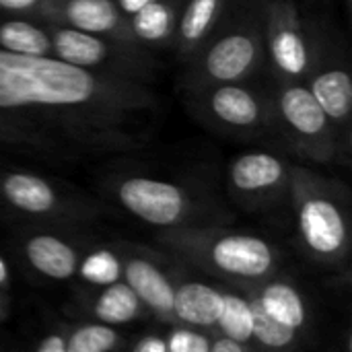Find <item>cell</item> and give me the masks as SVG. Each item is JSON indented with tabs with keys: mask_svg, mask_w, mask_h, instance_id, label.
<instances>
[{
	"mask_svg": "<svg viewBox=\"0 0 352 352\" xmlns=\"http://www.w3.org/2000/svg\"><path fill=\"white\" fill-rule=\"evenodd\" d=\"M35 21L64 25L82 33L138 45L130 33L128 19L120 12L113 0H43Z\"/></svg>",
	"mask_w": 352,
	"mask_h": 352,
	"instance_id": "11",
	"label": "cell"
},
{
	"mask_svg": "<svg viewBox=\"0 0 352 352\" xmlns=\"http://www.w3.org/2000/svg\"><path fill=\"white\" fill-rule=\"evenodd\" d=\"M291 167L272 151H250L229 163V186L235 196L252 204H268L289 194Z\"/></svg>",
	"mask_w": 352,
	"mask_h": 352,
	"instance_id": "12",
	"label": "cell"
},
{
	"mask_svg": "<svg viewBox=\"0 0 352 352\" xmlns=\"http://www.w3.org/2000/svg\"><path fill=\"white\" fill-rule=\"evenodd\" d=\"M0 202L31 219H74L87 212V206L74 202L47 177L21 169L0 171Z\"/></svg>",
	"mask_w": 352,
	"mask_h": 352,
	"instance_id": "10",
	"label": "cell"
},
{
	"mask_svg": "<svg viewBox=\"0 0 352 352\" xmlns=\"http://www.w3.org/2000/svg\"><path fill=\"white\" fill-rule=\"evenodd\" d=\"M332 126L346 128L352 113V76L344 66H320L305 80Z\"/></svg>",
	"mask_w": 352,
	"mask_h": 352,
	"instance_id": "16",
	"label": "cell"
},
{
	"mask_svg": "<svg viewBox=\"0 0 352 352\" xmlns=\"http://www.w3.org/2000/svg\"><path fill=\"white\" fill-rule=\"evenodd\" d=\"M113 196L134 219L169 231L202 227L208 208L190 188L151 175H124L113 184Z\"/></svg>",
	"mask_w": 352,
	"mask_h": 352,
	"instance_id": "5",
	"label": "cell"
},
{
	"mask_svg": "<svg viewBox=\"0 0 352 352\" xmlns=\"http://www.w3.org/2000/svg\"><path fill=\"white\" fill-rule=\"evenodd\" d=\"M132 352H167V342L161 336H144L134 344Z\"/></svg>",
	"mask_w": 352,
	"mask_h": 352,
	"instance_id": "30",
	"label": "cell"
},
{
	"mask_svg": "<svg viewBox=\"0 0 352 352\" xmlns=\"http://www.w3.org/2000/svg\"><path fill=\"white\" fill-rule=\"evenodd\" d=\"M122 274H124V258L109 248L91 250L78 260V268H76V276L85 285L97 289H105L109 285L120 283Z\"/></svg>",
	"mask_w": 352,
	"mask_h": 352,
	"instance_id": "23",
	"label": "cell"
},
{
	"mask_svg": "<svg viewBox=\"0 0 352 352\" xmlns=\"http://www.w3.org/2000/svg\"><path fill=\"white\" fill-rule=\"evenodd\" d=\"M254 309V334L252 340L266 352H289L299 338V332L274 322L270 316L262 311V307L254 301V297L248 293Z\"/></svg>",
	"mask_w": 352,
	"mask_h": 352,
	"instance_id": "24",
	"label": "cell"
},
{
	"mask_svg": "<svg viewBox=\"0 0 352 352\" xmlns=\"http://www.w3.org/2000/svg\"><path fill=\"white\" fill-rule=\"evenodd\" d=\"M0 50L25 56H52L47 27L35 19L2 16L0 19Z\"/></svg>",
	"mask_w": 352,
	"mask_h": 352,
	"instance_id": "20",
	"label": "cell"
},
{
	"mask_svg": "<svg viewBox=\"0 0 352 352\" xmlns=\"http://www.w3.org/2000/svg\"><path fill=\"white\" fill-rule=\"evenodd\" d=\"M208 352H248V346L245 344H239L235 340H229L225 336H219L217 340L210 342Z\"/></svg>",
	"mask_w": 352,
	"mask_h": 352,
	"instance_id": "32",
	"label": "cell"
},
{
	"mask_svg": "<svg viewBox=\"0 0 352 352\" xmlns=\"http://www.w3.org/2000/svg\"><path fill=\"white\" fill-rule=\"evenodd\" d=\"M0 146H19V148H35V151H54L50 144H45L43 140L25 134L21 130L8 128L0 124Z\"/></svg>",
	"mask_w": 352,
	"mask_h": 352,
	"instance_id": "27",
	"label": "cell"
},
{
	"mask_svg": "<svg viewBox=\"0 0 352 352\" xmlns=\"http://www.w3.org/2000/svg\"><path fill=\"white\" fill-rule=\"evenodd\" d=\"M289 198L303 250L316 262L340 264L351 248V217L344 188L303 165H293Z\"/></svg>",
	"mask_w": 352,
	"mask_h": 352,
	"instance_id": "3",
	"label": "cell"
},
{
	"mask_svg": "<svg viewBox=\"0 0 352 352\" xmlns=\"http://www.w3.org/2000/svg\"><path fill=\"white\" fill-rule=\"evenodd\" d=\"M41 4L43 0H0V10L16 14V16L27 14L29 19H35Z\"/></svg>",
	"mask_w": 352,
	"mask_h": 352,
	"instance_id": "28",
	"label": "cell"
},
{
	"mask_svg": "<svg viewBox=\"0 0 352 352\" xmlns=\"http://www.w3.org/2000/svg\"><path fill=\"white\" fill-rule=\"evenodd\" d=\"M179 8L177 0H157L132 14L128 25L134 41L140 47H155L173 41Z\"/></svg>",
	"mask_w": 352,
	"mask_h": 352,
	"instance_id": "19",
	"label": "cell"
},
{
	"mask_svg": "<svg viewBox=\"0 0 352 352\" xmlns=\"http://www.w3.org/2000/svg\"><path fill=\"white\" fill-rule=\"evenodd\" d=\"M2 291V289H0ZM6 316V301H4V297H2V293H0V320Z\"/></svg>",
	"mask_w": 352,
	"mask_h": 352,
	"instance_id": "34",
	"label": "cell"
},
{
	"mask_svg": "<svg viewBox=\"0 0 352 352\" xmlns=\"http://www.w3.org/2000/svg\"><path fill=\"white\" fill-rule=\"evenodd\" d=\"M262 31L264 56L283 82H305L322 66L320 43L293 2H270L262 12Z\"/></svg>",
	"mask_w": 352,
	"mask_h": 352,
	"instance_id": "6",
	"label": "cell"
},
{
	"mask_svg": "<svg viewBox=\"0 0 352 352\" xmlns=\"http://www.w3.org/2000/svg\"><path fill=\"white\" fill-rule=\"evenodd\" d=\"M52 41V56L95 72H105L122 78L146 82L153 74V60L144 52L146 47L122 43L109 37L82 33L64 25L43 23Z\"/></svg>",
	"mask_w": 352,
	"mask_h": 352,
	"instance_id": "7",
	"label": "cell"
},
{
	"mask_svg": "<svg viewBox=\"0 0 352 352\" xmlns=\"http://www.w3.org/2000/svg\"><path fill=\"white\" fill-rule=\"evenodd\" d=\"M159 243L182 260L221 278L260 285L274 276L276 248L256 233L221 227H182L159 235Z\"/></svg>",
	"mask_w": 352,
	"mask_h": 352,
	"instance_id": "2",
	"label": "cell"
},
{
	"mask_svg": "<svg viewBox=\"0 0 352 352\" xmlns=\"http://www.w3.org/2000/svg\"><path fill=\"white\" fill-rule=\"evenodd\" d=\"M35 352H68L66 351V334L52 332V334L43 336Z\"/></svg>",
	"mask_w": 352,
	"mask_h": 352,
	"instance_id": "29",
	"label": "cell"
},
{
	"mask_svg": "<svg viewBox=\"0 0 352 352\" xmlns=\"http://www.w3.org/2000/svg\"><path fill=\"white\" fill-rule=\"evenodd\" d=\"M157 97L132 78L72 66L54 56L0 50V124L52 148L62 142L128 148L142 140Z\"/></svg>",
	"mask_w": 352,
	"mask_h": 352,
	"instance_id": "1",
	"label": "cell"
},
{
	"mask_svg": "<svg viewBox=\"0 0 352 352\" xmlns=\"http://www.w3.org/2000/svg\"><path fill=\"white\" fill-rule=\"evenodd\" d=\"M223 307V291L200 283L184 280L173 293V322L188 328H214Z\"/></svg>",
	"mask_w": 352,
	"mask_h": 352,
	"instance_id": "17",
	"label": "cell"
},
{
	"mask_svg": "<svg viewBox=\"0 0 352 352\" xmlns=\"http://www.w3.org/2000/svg\"><path fill=\"white\" fill-rule=\"evenodd\" d=\"M116 2V6L120 8V12L126 16V19H130L132 14H136L138 10H142L144 6H148V4H153V2H157V0H113Z\"/></svg>",
	"mask_w": 352,
	"mask_h": 352,
	"instance_id": "31",
	"label": "cell"
},
{
	"mask_svg": "<svg viewBox=\"0 0 352 352\" xmlns=\"http://www.w3.org/2000/svg\"><path fill=\"white\" fill-rule=\"evenodd\" d=\"M140 314H142V303L124 280L101 289V293L93 303V316L101 324L113 328L134 322Z\"/></svg>",
	"mask_w": 352,
	"mask_h": 352,
	"instance_id": "21",
	"label": "cell"
},
{
	"mask_svg": "<svg viewBox=\"0 0 352 352\" xmlns=\"http://www.w3.org/2000/svg\"><path fill=\"white\" fill-rule=\"evenodd\" d=\"M122 280L134 291L142 307L151 309L161 320L173 322V293L175 285L165 274V270L146 256H128L124 258Z\"/></svg>",
	"mask_w": 352,
	"mask_h": 352,
	"instance_id": "13",
	"label": "cell"
},
{
	"mask_svg": "<svg viewBox=\"0 0 352 352\" xmlns=\"http://www.w3.org/2000/svg\"><path fill=\"white\" fill-rule=\"evenodd\" d=\"M8 285H10V268L6 260L0 256V289H8Z\"/></svg>",
	"mask_w": 352,
	"mask_h": 352,
	"instance_id": "33",
	"label": "cell"
},
{
	"mask_svg": "<svg viewBox=\"0 0 352 352\" xmlns=\"http://www.w3.org/2000/svg\"><path fill=\"white\" fill-rule=\"evenodd\" d=\"M23 258L43 278L66 283L76 276L80 254L74 243L58 233L35 231L23 241Z\"/></svg>",
	"mask_w": 352,
	"mask_h": 352,
	"instance_id": "14",
	"label": "cell"
},
{
	"mask_svg": "<svg viewBox=\"0 0 352 352\" xmlns=\"http://www.w3.org/2000/svg\"><path fill=\"white\" fill-rule=\"evenodd\" d=\"M250 295L262 307V311L270 316L274 322L295 332H301L307 326L309 320L307 301L293 283L268 278L260 283V289L250 291Z\"/></svg>",
	"mask_w": 352,
	"mask_h": 352,
	"instance_id": "18",
	"label": "cell"
},
{
	"mask_svg": "<svg viewBox=\"0 0 352 352\" xmlns=\"http://www.w3.org/2000/svg\"><path fill=\"white\" fill-rule=\"evenodd\" d=\"M346 2H351V0H346Z\"/></svg>",
	"mask_w": 352,
	"mask_h": 352,
	"instance_id": "35",
	"label": "cell"
},
{
	"mask_svg": "<svg viewBox=\"0 0 352 352\" xmlns=\"http://www.w3.org/2000/svg\"><path fill=\"white\" fill-rule=\"evenodd\" d=\"M262 60V14H254L212 35L198 54L188 60L184 85L192 93H198L217 85L245 82L254 72H258Z\"/></svg>",
	"mask_w": 352,
	"mask_h": 352,
	"instance_id": "4",
	"label": "cell"
},
{
	"mask_svg": "<svg viewBox=\"0 0 352 352\" xmlns=\"http://www.w3.org/2000/svg\"><path fill=\"white\" fill-rule=\"evenodd\" d=\"M194 95L204 120L225 132L258 136L276 126L274 99L245 82L217 85Z\"/></svg>",
	"mask_w": 352,
	"mask_h": 352,
	"instance_id": "9",
	"label": "cell"
},
{
	"mask_svg": "<svg viewBox=\"0 0 352 352\" xmlns=\"http://www.w3.org/2000/svg\"><path fill=\"white\" fill-rule=\"evenodd\" d=\"M214 328H219L221 336L248 346L254 334V309L250 297L223 291V307Z\"/></svg>",
	"mask_w": 352,
	"mask_h": 352,
	"instance_id": "22",
	"label": "cell"
},
{
	"mask_svg": "<svg viewBox=\"0 0 352 352\" xmlns=\"http://www.w3.org/2000/svg\"><path fill=\"white\" fill-rule=\"evenodd\" d=\"M167 342V352H208L210 349V338L196 328L188 326H177L169 332L165 338Z\"/></svg>",
	"mask_w": 352,
	"mask_h": 352,
	"instance_id": "26",
	"label": "cell"
},
{
	"mask_svg": "<svg viewBox=\"0 0 352 352\" xmlns=\"http://www.w3.org/2000/svg\"><path fill=\"white\" fill-rule=\"evenodd\" d=\"M120 344V334L107 324H82L66 334L68 352H113Z\"/></svg>",
	"mask_w": 352,
	"mask_h": 352,
	"instance_id": "25",
	"label": "cell"
},
{
	"mask_svg": "<svg viewBox=\"0 0 352 352\" xmlns=\"http://www.w3.org/2000/svg\"><path fill=\"white\" fill-rule=\"evenodd\" d=\"M274 111L276 128L301 159L328 165L338 157V130L305 82H283L274 97Z\"/></svg>",
	"mask_w": 352,
	"mask_h": 352,
	"instance_id": "8",
	"label": "cell"
},
{
	"mask_svg": "<svg viewBox=\"0 0 352 352\" xmlns=\"http://www.w3.org/2000/svg\"><path fill=\"white\" fill-rule=\"evenodd\" d=\"M229 0H186L175 27V47L182 60H190L214 35L225 19Z\"/></svg>",
	"mask_w": 352,
	"mask_h": 352,
	"instance_id": "15",
	"label": "cell"
}]
</instances>
